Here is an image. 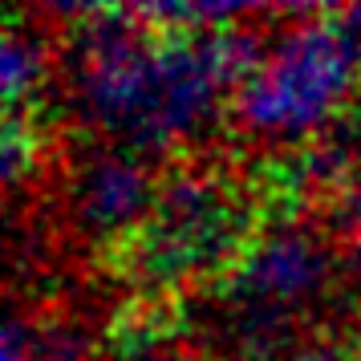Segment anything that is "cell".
Returning <instances> with one entry per match:
<instances>
[{
	"label": "cell",
	"instance_id": "cell-1",
	"mask_svg": "<svg viewBox=\"0 0 361 361\" xmlns=\"http://www.w3.org/2000/svg\"><path fill=\"white\" fill-rule=\"evenodd\" d=\"M57 17L69 20V114L138 154L207 134L256 57L244 29L154 33L130 8H57Z\"/></svg>",
	"mask_w": 361,
	"mask_h": 361
},
{
	"label": "cell",
	"instance_id": "cell-2",
	"mask_svg": "<svg viewBox=\"0 0 361 361\" xmlns=\"http://www.w3.org/2000/svg\"><path fill=\"white\" fill-rule=\"evenodd\" d=\"M357 78L361 49L345 13H300L252 57L231 98V122L260 147L300 150L345 110Z\"/></svg>",
	"mask_w": 361,
	"mask_h": 361
},
{
	"label": "cell",
	"instance_id": "cell-3",
	"mask_svg": "<svg viewBox=\"0 0 361 361\" xmlns=\"http://www.w3.org/2000/svg\"><path fill=\"white\" fill-rule=\"evenodd\" d=\"M337 276L329 240L309 224L280 219L247 235L215 284L212 333L244 361H276L293 349L296 321L325 300Z\"/></svg>",
	"mask_w": 361,
	"mask_h": 361
},
{
	"label": "cell",
	"instance_id": "cell-4",
	"mask_svg": "<svg viewBox=\"0 0 361 361\" xmlns=\"http://www.w3.org/2000/svg\"><path fill=\"white\" fill-rule=\"evenodd\" d=\"M244 244V195L212 166H183L159 183L154 207L126 256L138 284L175 293L203 276H224Z\"/></svg>",
	"mask_w": 361,
	"mask_h": 361
},
{
	"label": "cell",
	"instance_id": "cell-5",
	"mask_svg": "<svg viewBox=\"0 0 361 361\" xmlns=\"http://www.w3.org/2000/svg\"><path fill=\"white\" fill-rule=\"evenodd\" d=\"M159 183L138 150L94 147L73 163L66 183V212L73 231L98 247H126L142 231Z\"/></svg>",
	"mask_w": 361,
	"mask_h": 361
},
{
	"label": "cell",
	"instance_id": "cell-6",
	"mask_svg": "<svg viewBox=\"0 0 361 361\" xmlns=\"http://www.w3.org/2000/svg\"><path fill=\"white\" fill-rule=\"evenodd\" d=\"M0 361H90V333L69 317L29 321L13 312L4 321Z\"/></svg>",
	"mask_w": 361,
	"mask_h": 361
},
{
	"label": "cell",
	"instance_id": "cell-7",
	"mask_svg": "<svg viewBox=\"0 0 361 361\" xmlns=\"http://www.w3.org/2000/svg\"><path fill=\"white\" fill-rule=\"evenodd\" d=\"M49 82V49L41 33L25 29V25H8L4 29V49H0V90H4V106L17 114L20 106L37 102V94Z\"/></svg>",
	"mask_w": 361,
	"mask_h": 361
},
{
	"label": "cell",
	"instance_id": "cell-8",
	"mask_svg": "<svg viewBox=\"0 0 361 361\" xmlns=\"http://www.w3.org/2000/svg\"><path fill=\"white\" fill-rule=\"evenodd\" d=\"M110 353H114V361H187L159 329V321H142V317L118 325Z\"/></svg>",
	"mask_w": 361,
	"mask_h": 361
},
{
	"label": "cell",
	"instance_id": "cell-9",
	"mask_svg": "<svg viewBox=\"0 0 361 361\" xmlns=\"http://www.w3.org/2000/svg\"><path fill=\"white\" fill-rule=\"evenodd\" d=\"M37 171V134L25 126V118L13 114L0 134V175L8 191H20V183Z\"/></svg>",
	"mask_w": 361,
	"mask_h": 361
},
{
	"label": "cell",
	"instance_id": "cell-10",
	"mask_svg": "<svg viewBox=\"0 0 361 361\" xmlns=\"http://www.w3.org/2000/svg\"><path fill=\"white\" fill-rule=\"evenodd\" d=\"M276 361H345V353L329 341H305V345H293L288 353H280Z\"/></svg>",
	"mask_w": 361,
	"mask_h": 361
},
{
	"label": "cell",
	"instance_id": "cell-11",
	"mask_svg": "<svg viewBox=\"0 0 361 361\" xmlns=\"http://www.w3.org/2000/svg\"><path fill=\"white\" fill-rule=\"evenodd\" d=\"M345 20H349V29L357 33V49H361V8H349V13H345Z\"/></svg>",
	"mask_w": 361,
	"mask_h": 361
},
{
	"label": "cell",
	"instance_id": "cell-12",
	"mask_svg": "<svg viewBox=\"0 0 361 361\" xmlns=\"http://www.w3.org/2000/svg\"><path fill=\"white\" fill-rule=\"evenodd\" d=\"M357 345H361V300H357Z\"/></svg>",
	"mask_w": 361,
	"mask_h": 361
}]
</instances>
